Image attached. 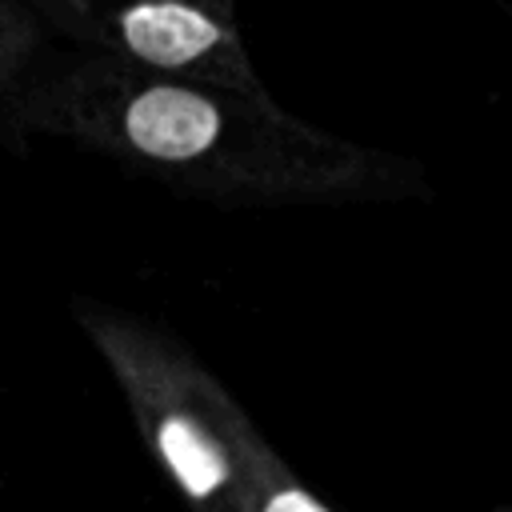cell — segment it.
Segmentation results:
<instances>
[{
	"label": "cell",
	"mask_w": 512,
	"mask_h": 512,
	"mask_svg": "<svg viewBox=\"0 0 512 512\" xmlns=\"http://www.w3.org/2000/svg\"><path fill=\"white\" fill-rule=\"evenodd\" d=\"M64 52H88L156 76L260 92L240 40L236 0H32Z\"/></svg>",
	"instance_id": "3"
},
{
	"label": "cell",
	"mask_w": 512,
	"mask_h": 512,
	"mask_svg": "<svg viewBox=\"0 0 512 512\" xmlns=\"http://www.w3.org/2000/svg\"><path fill=\"white\" fill-rule=\"evenodd\" d=\"M248 512H332V508L292 472V464L272 444H264L248 476Z\"/></svg>",
	"instance_id": "5"
},
{
	"label": "cell",
	"mask_w": 512,
	"mask_h": 512,
	"mask_svg": "<svg viewBox=\"0 0 512 512\" xmlns=\"http://www.w3.org/2000/svg\"><path fill=\"white\" fill-rule=\"evenodd\" d=\"M76 324L108 364L128 416L188 512H248V476L268 436L168 328L76 300Z\"/></svg>",
	"instance_id": "2"
},
{
	"label": "cell",
	"mask_w": 512,
	"mask_h": 512,
	"mask_svg": "<svg viewBox=\"0 0 512 512\" xmlns=\"http://www.w3.org/2000/svg\"><path fill=\"white\" fill-rule=\"evenodd\" d=\"M0 128L72 140L176 196L224 208L312 200L348 176L344 152L268 88L156 76L64 48L16 92Z\"/></svg>",
	"instance_id": "1"
},
{
	"label": "cell",
	"mask_w": 512,
	"mask_h": 512,
	"mask_svg": "<svg viewBox=\"0 0 512 512\" xmlns=\"http://www.w3.org/2000/svg\"><path fill=\"white\" fill-rule=\"evenodd\" d=\"M56 52L32 0H0V112Z\"/></svg>",
	"instance_id": "4"
}]
</instances>
